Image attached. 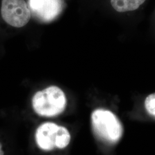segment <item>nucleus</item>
Here are the masks:
<instances>
[{"label":"nucleus","instance_id":"5","mask_svg":"<svg viewBox=\"0 0 155 155\" xmlns=\"http://www.w3.org/2000/svg\"><path fill=\"white\" fill-rule=\"evenodd\" d=\"M30 11L42 22H51L61 13L63 0H29Z\"/></svg>","mask_w":155,"mask_h":155},{"label":"nucleus","instance_id":"7","mask_svg":"<svg viewBox=\"0 0 155 155\" xmlns=\"http://www.w3.org/2000/svg\"><path fill=\"white\" fill-rule=\"evenodd\" d=\"M145 107L150 114L155 117V93L150 94L146 98Z\"/></svg>","mask_w":155,"mask_h":155},{"label":"nucleus","instance_id":"6","mask_svg":"<svg viewBox=\"0 0 155 155\" xmlns=\"http://www.w3.org/2000/svg\"><path fill=\"white\" fill-rule=\"evenodd\" d=\"M146 0H111L113 8L118 12L133 11L139 8Z\"/></svg>","mask_w":155,"mask_h":155},{"label":"nucleus","instance_id":"4","mask_svg":"<svg viewBox=\"0 0 155 155\" xmlns=\"http://www.w3.org/2000/svg\"><path fill=\"white\" fill-rule=\"evenodd\" d=\"M1 16L10 25L20 28L29 21L31 11L24 0H2Z\"/></svg>","mask_w":155,"mask_h":155},{"label":"nucleus","instance_id":"3","mask_svg":"<svg viewBox=\"0 0 155 155\" xmlns=\"http://www.w3.org/2000/svg\"><path fill=\"white\" fill-rule=\"evenodd\" d=\"M35 139L41 150L50 151L65 148L70 144L71 135L66 127L53 122H45L37 129Z\"/></svg>","mask_w":155,"mask_h":155},{"label":"nucleus","instance_id":"8","mask_svg":"<svg viewBox=\"0 0 155 155\" xmlns=\"http://www.w3.org/2000/svg\"><path fill=\"white\" fill-rule=\"evenodd\" d=\"M4 151L2 150V145L0 143V155H4Z\"/></svg>","mask_w":155,"mask_h":155},{"label":"nucleus","instance_id":"2","mask_svg":"<svg viewBox=\"0 0 155 155\" xmlns=\"http://www.w3.org/2000/svg\"><path fill=\"white\" fill-rule=\"evenodd\" d=\"M32 103L34 110L40 116H56L66 109V97L59 87L51 86L35 94Z\"/></svg>","mask_w":155,"mask_h":155},{"label":"nucleus","instance_id":"1","mask_svg":"<svg viewBox=\"0 0 155 155\" xmlns=\"http://www.w3.org/2000/svg\"><path fill=\"white\" fill-rule=\"evenodd\" d=\"M91 121L95 135L105 143L116 144L121 138L122 125L110 111L103 109L95 110L91 114Z\"/></svg>","mask_w":155,"mask_h":155}]
</instances>
